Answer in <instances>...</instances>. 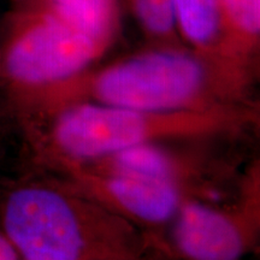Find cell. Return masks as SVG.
<instances>
[{
	"label": "cell",
	"mask_w": 260,
	"mask_h": 260,
	"mask_svg": "<svg viewBox=\"0 0 260 260\" xmlns=\"http://www.w3.org/2000/svg\"><path fill=\"white\" fill-rule=\"evenodd\" d=\"M148 46H184L175 21L174 0H125Z\"/></svg>",
	"instance_id": "obj_10"
},
{
	"label": "cell",
	"mask_w": 260,
	"mask_h": 260,
	"mask_svg": "<svg viewBox=\"0 0 260 260\" xmlns=\"http://www.w3.org/2000/svg\"><path fill=\"white\" fill-rule=\"evenodd\" d=\"M237 48L258 65L260 47V0H218Z\"/></svg>",
	"instance_id": "obj_11"
},
{
	"label": "cell",
	"mask_w": 260,
	"mask_h": 260,
	"mask_svg": "<svg viewBox=\"0 0 260 260\" xmlns=\"http://www.w3.org/2000/svg\"><path fill=\"white\" fill-rule=\"evenodd\" d=\"M112 46L35 5H14L0 29V88L10 106L92 68Z\"/></svg>",
	"instance_id": "obj_4"
},
{
	"label": "cell",
	"mask_w": 260,
	"mask_h": 260,
	"mask_svg": "<svg viewBox=\"0 0 260 260\" xmlns=\"http://www.w3.org/2000/svg\"><path fill=\"white\" fill-rule=\"evenodd\" d=\"M70 162L87 170L103 174L146 178V180L176 182L197 186L203 176L204 164L198 155L167 147V144H148L113 152L102 158Z\"/></svg>",
	"instance_id": "obj_8"
},
{
	"label": "cell",
	"mask_w": 260,
	"mask_h": 260,
	"mask_svg": "<svg viewBox=\"0 0 260 260\" xmlns=\"http://www.w3.org/2000/svg\"><path fill=\"white\" fill-rule=\"evenodd\" d=\"M64 181L81 193L136 224L171 222L182 205L197 197L188 184L103 174L70 164H56Z\"/></svg>",
	"instance_id": "obj_6"
},
{
	"label": "cell",
	"mask_w": 260,
	"mask_h": 260,
	"mask_svg": "<svg viewBox=\"0 0 260 260\" xmlns=\"http://www.w3.org/2000/svg\"><path fill=\"white\" fill-rule=\"evenodd\" d=\"M11 2L14 5H19V4H24V3L30 2V0H11Z\"/></svg>",
	"instance_id": "obj_14"
},
{
	"label": "cell",
	"mask_w": 260,
	"mask_h": 260,
	"mask_svg": "<svg viewBox=\"0 0 260 260\" xmlns=\"http://www.w3.org/2000/svg\"><path fill=\"white\" fill-rule=\"evenodd\" d=\"M83 34L112 46L121 31L119 0H30Z\"/></svg>",
	"instance_id": "obj_9"
},
{
	"label": "cell",
	"mask_w": 260,
	"mask_h": 260,
	"mask_svg": "<svg viewBox=\"0 0 260 260\" xmlns=\"http://www.w3.org/2000/svg\"><path fill=\"white\" fill-rule=\"evenodd\" d=\"M0 226L21 260H165L157 237L64 180L9 187Z\"/></svg>",
	"instance_id": "obj_2"
},
{
	"label": "cell",
	"mask_w": 260,
	"mask_h": 260,
	"mask_svg": "<svg viewBox=\"0 0 260 260\" xmlns=\"http://www.w3.org/2000/svg\"><path fill=\"white\" fill-rule=\"evenodd\" d=\"M259 169L249 172L239 198L216 206L201 198L186 201L171 220L170 236L161 242L165 258L240 260L254 248L260 228Z\"/></svg>",
	"instance_id": "obj_5"
},
{
	"label": "cell",
	"mask_w": 260,
	"mask_h": 260,
	"mask_svg": "<svg viewBox=\"0 0 260 260\" xmlns=\"http://www.w3.org/2000/svg\"><path fill=\"white\" fill-rule=\"evenodd\" d=\"M0 260H19L18 253L2 232H0Z\"/></svg>",
	"instance_id": "obj_13"
},
{
	"label": "cell",
	"mask_w": 260,
	"mask_h": 260,
	"mask_svg": "<svg viewBox=\"0 0 260 260\" xmlns=\"http://www.w3.org/2000/svg\"><path fill=\"white\" fill-rule=\"evenodd\" d=\"M174 11L184 46L254 83L258 65L247 60L237 48L218 0H174Z\"/></svg>",
	"instance_id": "obj_7"
},
{
	"label": "cell",
	"mask_w": 260,
	"mask_h": 260,
	"mask_svg": "<svg viewBox=\"0 0 260 260\" xmlns=\"http://www.w3.org/2000/svg\"><path fill=\"white\" fill-rule=\"evenodd\" d=\"M258 119L254 103L188 111H146L81 103L23 121L42 159L86 161L121 149L234 135Z\"/></svg>",
	"instance_id": "obj_3"
},
{
	"label": "cell",
	"mask_w": 260,
	"mask_h": 260,
	"mask_svg": "<svg viewBox=\"0 0 260 260\" xmlns=\"http://www.w3.org/2000/svg\"><path fill=\"white\" fill-rule=\"evenodd\" d=\"M15 116L11 106L6 99L4 92L0 88V161L3 160L5 153V134H6V123L9 118Z\"/></svg>",
	"instance_id": "obj_12"
},
{
	"label": "cell",
	"mask_w": 260,
	"mask_h": 260,
	"mask_svg": "<svg viewBox=\"0 0 260 260\" xmlns=\"http://www.w3.org/2000/svg\"><path fill=\"white\" fill-rule=\"evenodd\" d=\"M252 87L186 46H148L41 90L14 111L29 121L81 103L146 111L205 110L251 103Z\"/></svg>",
	"instance_id": "obj_1"
}]
</instances>
